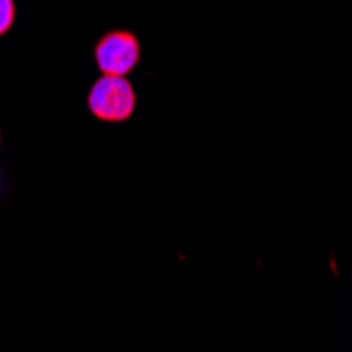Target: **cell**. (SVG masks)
<instances>
[{"instance_id":"cell-3","label":"cell","mask_w":352,"mask_h":352,"mask_svg":"<svg viewBox=\"0 0 352 352\" xmlns=\"http://www.w3.org/2000/svg\"><path fill=\"white\" fill-rule=\"evenodd\" d=\"M15 19V5L13 0H0V36L9 32Z\"/></svg>"},{"instance_id":"cell-1","label":"cell","mask_w":352,"mask_h":352,"mask_svg":"<svg viewBox=\"0 0 352 352\" xmlns=\"http://www.w3.org/2000/svg\"><path fill=\"white\" fill-rule=\"evenodd\" d=\"M89 108L102 120H126L135 110V91L124 76L104 74L89 93Z\"/></svg>"},{"instance_id":"cell-2","label":"cell","mask_w":352,"mask_h":352,"mask_svg":"<svg viewBox=\"0 0 352 352\" xmlns=\"http://www.w3.org/2000/svg\"><path fill=\"white\" fill-rule=\"evenodd\" d=\"M95 61L104 74L124 76L138 66L140 43L131 32H110L95 47Z\"/></svg>"}]
</instances>
